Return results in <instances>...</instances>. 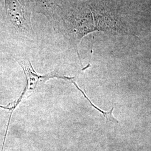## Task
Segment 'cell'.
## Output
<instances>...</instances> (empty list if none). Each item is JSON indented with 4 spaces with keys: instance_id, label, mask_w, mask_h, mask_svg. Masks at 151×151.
<instances>
[{
    "instance_id": "277c9868",
    "label": "cell",
    "mask_w": 151,
    "mask_h": 151,
    "mask_svg": "<svg viewBox=\"0 0 151 151\" xmlns=\"http://www.w3.org/2000/svg\"><path fill=\"white\" fill-rule=\"evenodd\" d=\"M72 83H73V85H75V86L76 87V88H77L81 92V93H82V94L83 95V96L88 101L89 103H90V104H91V105L92 106H93V108H95V109H96L97 110H98L99 112H100L101 113L103 114V115H104V117L106 118V123H108V122H112V123H113L114 124H118V123H119V122L114 117L113 115L114 107L112 108L111 110H110L109 111H108V112H106V111H103L102 110H101L100 109H99L98 107H97L96 106H95L93 103H92L91 101V100H90V99L87 96L86 94H85V93H84V92L83 91L81 90V88H80L78 86V85H77V83H76L75 81L73 82Z\"/></svg>"
},
{
    "instance_id": "7a4b0ae2",
    "label": "cell",
    "mask_w": 151,
    "mask_h": 151,
    "mask_svg": "<svg viewBox=\"0 0 151 151\" xmlns=\"http://www.w3.org/2000/svg\"><path fill=\"white\" fill-rule=\"evenodd\" d=\"M6 14L16 27L26 32H32L31 11L27 0H5Z\"/></svg>"
},
{
    "instance_id": "3957f363",
    "label": "cell",
    "mask_w": 151,
    "mask_h": 151,
    "mask_svg": "<svg viewBox=\"0 0 151 151\" xmlns=\"http://www.w3.org/2000/svg\"><path fill=\"white\" fill-rule=\"evenodd\" d=\"M35 2L37 12H41L47 16L54 19L58 10L60 8L61 1L60 0H34Z\"/></svg>"
},
{
    "instance_id": "6da1fadb",
    "label": "cell",
    "mask_w": 151,
    "mask_h": 151,
    "mask_svg": "<svg viewBox=\"0 0 151 151\" xmlns=\"http://www.w3.org/2000/svg\"><path fill=\"white\" fill-rule=\"evenodd\" d=\"M17 63L21 66L24 70L27 80V84L21 95L16 100L19 105L23 101L27 99L35 92L38 91L43 86L44 83L50 78H61L66 81L72 82L75 81V77L60 76L57 73L52 72L45 75H40L38 74L32 67L30 61L28 60H17Z\"/></svg>"
}]
</instances>
